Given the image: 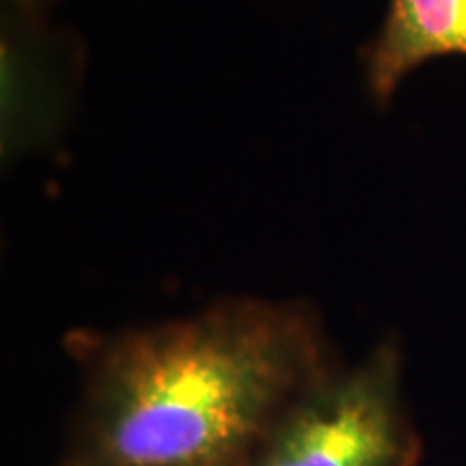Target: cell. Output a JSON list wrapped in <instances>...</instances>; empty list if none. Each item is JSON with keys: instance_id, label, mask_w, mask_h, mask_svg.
Segmentation results:
<instances>
[{"instance_id": "cell-1", "label": "cell", "mask_w": 466, "mask_h": 466, "mask_svg": "<svg viewBox=\"0 0 466 466\" xmlns=\"http://www.w3.org/2000/svg\"><path fill=\"white\" fill-rule=\"evenodd\" d=\"M89 350V466H238L329 374L299 305L227 300L80 339Z\"/></svg>"}, {"instance_id": "cell-2", "label": "cell", "mask_w": 466, "mask_h": 466, "mask_svg": "<svg viewBox=\"0 0 466 466\" xmlns=\"http://www.w3.org/2000/svg\"><path fill=\"white\" fill-rule=\"evenodd\" d=\"M400 376L393 341L354 370L322 376L270 430L255 466H412L419 447Z\"/></svg>"}, {"instance_id": "cell-3", "label": "cell", "mask_w": 466, "mask_h": 466, "mask_svg": "<svg viewBox=\"0 0 466 466\" xmlns=\"http://www.w3.org/2000/svg\"><path fill=\"white\" fill-rule=\"evenodd\" d=\"M453 55L466 56V0H389L380 31L365 48L371 97L387 104L419 66Z\"/></svg>"}, {"instance_id": "cell-4", "label": "cell", "mask_w": 466, "mask_h": 466, "mask_svg": "<svg viewBox=\"0 0 466 466\" xmlns=\"http://www.w3.org/2000/svg\"><path fill=\"white\" fill-rule=\"evenodd\" d=\"M48 0H9V9L26 15H37Z\"/></svg>"}]
</instances>
